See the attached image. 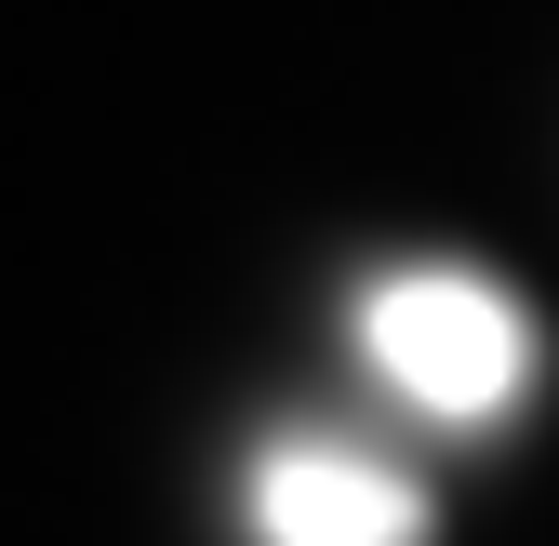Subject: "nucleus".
<instances>
[{
  "mask_svg": "<svg viewBox=\"0 0 559 546\" xmlns=\"http://www.w3.org/2000/svg\"><path fill=\"white\" fill-rule=\"evenodd\" d=\"M240 494H253V546H427V480L333 427H280Z\"/></svg>",
  "mask_w": 559,
  "mask_h": 546,
  "instance_id": "f03ea898",
  "label": "nucleus"
},
{
  "mask_svg": "<svg viewBox=\"0 0 559 546\" xmlns=\"http://www.w3.org/2000/svg\"><path fill=\"white\" fill-rule=\"evenodd\" d=\"M360 360L413 400V414L493 427L533 387V320H520L507 281H479V266H386V281L360 294Z\"/></svg>",
  "mask_w": 559,
  "mask_h": 546,
  "instance_id": "f257e3e1",
  "label": "nucleus"
}]
</instances>
